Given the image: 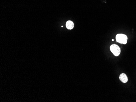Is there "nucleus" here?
Instances as JSON below:
<instances>
[{
  "label": "nucleus",
  "mask_w": 136,
  "mask_h": 102,
  "mask_svg": "<svg viewBox=\"0 0 136 102\" xmlns=\"http://www.w3.org/2000/svg\"><path fill=\"white\" fill-rule=\"evenodd\" d=\"M110 50L115 56H118L121 53V49L116 44H113L110 46Z\"/></svg>",
  "instance_id": "obj_2"
},
{
  "label": "nucleus",
  "mask_w": 136,
  "mask_h": 102,
  "mask_svg": "<svg viewBox=\"0 0 136 102\" xmlns=\"http://www.w3.org/2000/svg\"><path fill=\"white\" fill-rule=\"evenodd\" d=\"M74 23L72 21H71V20H69L66 22V27L68 29L71 30V29H73L74 27Z\"/></svg>",
  "instance_id": "obj_4"
},
{
  "label": "nucleus",
  "mask_w": 136,
  "mask_h": 102,
  "mask_svg": "<svg viewBox=\"0 0 136 102\" xmlns=\"http://www.w3.org/2000/svg\"><path fill=\"white\" fill-rule=\"evenodd\" d=\"M112 41H114L113 39H112Z\"/></svg>",
  "instance_id": "obj_5"
},
{
  "label": "nucleus",
  "mask_w": 136,
  "mask_h": 102,
  "mask_svg": "<svg viewBox=\"0 0 136 102\" xmlns=\"http://www.w3.org/2000/svg\"><path fill=\"white\" fill-rule=\"evenodd\" d=\"M116 41L119 43L125 44H127L128 37L127 35L123 34H118L116 36Z\"/></svg>",
  "instance_id": "obj_1"
},
{
  "label": "nucleus",
  "mask_w": 136,
  "mask_h": 102,
  "mask_svg": "<svg viewBox=\"0 0 136 102\" xmlns=\"http://www.w3.org/2000/svg\"><path fill=\"white\" fill-rule=\"evenodd\" d=\"M119 79L123 83H126L128 81V77L124 73H122L119 75Z\"/></svg>",
  "instance_id": "obj_3"
}]
</instances>
